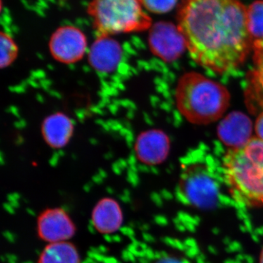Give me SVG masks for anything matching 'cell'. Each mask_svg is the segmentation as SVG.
Instances as JSON below:
<instances>
[{"instance_id": "cell-1", "label": "cell", "mask_w": 263, "mask_h": 263, "mask_svg": "<svg viewBox=\"0 0 263 263\" xmlns=\"http://www.w3.org/2000/svg\"><path fill=\"white\" fill-rule=\"evenodd\" d=\"M247 12L238 0H182L177 26L194 61L217 73L242 65L252 49Z\"/></svg>"}, {"instance_id": "cell-2", "label": "cell", "mask_w": 263, "mask_h": 263, "mask_svg": "<svg viewBox=\"0 0 263 263\" xmlns=\"http://www.w3.org/2000/svg\"><path fill=\"white\" fill-rule=\"evenodd\" d=\"M222 174L235 201L249 208L263 207V141L252 138L223 159Z\"/></svg>"}, {"instance_id": "cell-3", "label": "cell", "mask_w": 263, "mask_h": 263, "mask_svg": "<svg viewBox=\"0 0 263 263\" xmlns=\"http://www.w3.org/2000/svg\"><path fill=\"white\" fill-rule=\"evenodd\" d=\"M226 86L196 72L181 76L176 89V102L189 122L207 124L216 122L229 107Z\"/></svg>"}, {"instance_id": "cell-4", "label": "cell", "mask_w": 263, "mask_h": 263, "mask_svg": "<svg viewBox=\"0 0 263 263\" xmlns=\"http://www.w3.org/2000/svg\"><path fill=\"white\" fill-rule=\"evenodd\" d=\"M206 152L198 148L186 155L178 187L182 202L200 209L215 206L220 187L213 167L212 156Z\"/></svg>"}, {"instance_id": "cell-5", "label": "cell", "mask_w": 263, "mask_h": 263, "mask_svg": "<svg viewBox=\"0 0 263 263\" xmlns=\"http://www.w3.org/2000/svg\"><path fill=\"white\" fill-rule=\"evenodd\" d=\"M87 12L98 36L143 32L152 26L141 0H91Z\"/></svg>"}, {"instance_id": "cell-6", "label": "cell", "mask_w": 263, "mask_h": 263, "mask_svg": "<svg viewBox=\"0 0 263 263\" xmlns=\"http://www.w3.org/2000/svg\"><path fill=\"white\" fill-rule=\"evenodd\" d=\"M148 44L154 54L167 62L178 60L187 48L179 27L167 22H157L152 26Z\"/></svg>"}, {"instance_id": "cell-7", "label": "cell", "mask_w": 263, "mask_h": 263, "mask_svg": "<svg viewBox=\"0 0 263 263\" xmlns=\"http://www.w3.org/2000/svg\"><path fill=\"white\" fill-rule=\"evenodd\" d=\"M49 49L57 61L75 63L84 57L87 49V40L81 29L73 26H63L52 34Z\"/></svg>"}, {"instance_id": "cell-8", "label": "cell", "mask_w": 263, "mask_h": 263, "mask_svg": "<svg viewBox=\"0 0 263 263\" xmlns=\"http://www.w3.org/2000/svg\"><path fill=\"white\" fill-rule=\"evenodd\" d=\"M171 141L169 137L160 129L143 132L138 137L135 150L138 160L148 165L162 163L168 157Z\"/></svg>"}, {"instance_id": "cell-9", "label": "cell", "mask_w": 263, "mask_h": 263, "mask_svg": "<svg viewBox=\"0 0 263 263\" xmlns=\"http://www.w3.org/2000/svg\"><path fill=\"white\" fill-rule=\"evenodd\" d=\"M252 122L246 114L232 112L224 117L217 127L219 139L230 149L245 146L252 139Z\"/></svg>"}, {"instance_id": "cell-10", "label": "cell", "mask_w": 263, "mask_h": 263, "mask_svg": "<svg viewBox=\"0 0 263 263\" xmlns=\"http://www.w3.org/2000/svg\"><path fill=\"white\" fill-rule=\"evenodd\" d=\"M38 233L50 243L66 241L75 233L70 216L60 209L46 211L38 220Z\"/></svg>"}, {"instance_id": "cell-11", "label": "cell", "mask_w": 263, "mask_h": 263, "mask_svg": "<svg viewBox=\"0 0 263 263\" xmlns=\"http://www.w3.org/2000/svg\"><path fill=\"white\" fill-rule=\"evenodd\" d=\"M120 44L110 36H98L89 51V62L95 70L111 72L117 68L122 59Z\"/></svg>"}, {"instance_id": "cell-12", "label": "cell", "mask_w": 263, "mask_h": 263, "mask_svg": "<svg viewBox=\"0 0 263 263\" xmlns=\"http://www.w3.org/2000/svg\"><path fill=\"white\" fill-rule=\"evenodd\" d=\"M73 133V124L70 118L62 113L52 114L42 124V134L48 146L55 148L67 145Z\"/></svg>"}, {"instance_id": "cell-13", "label": "cell", "mask_w": 263, "mask_h": 263, "mask_svg": "<svg viewBox=\"0 0 263 263\" xmlns=\"http://www.w3.org/2000/svg\"><path fill=\"white\" fill-rule=\"evenodd\" d=\"M122 221V211L114 200L103 199L95 208L93 224L100 233H113L119 228Z\"/></svg>"}, {"instance_id": "cell-14", "label": "cell", "mask_w": 263, "mask_h": 263, "mask_svg": "<svg viewBox=\"0 0 263 263\" xmlns=\"http://www.w3.org/2000/svg\"><path fill=\"white\" fill-rule=\"evenodd\" d=\"M254 53V67L249 76L247 102L252 111H263V48Z\"/></svg>"}, {"instance_id": "cell-15", "label": "cell", "mask_w": 263, "mask_h": 263, "mask_svg": "<svg viewBox=\"0 0 263 263\" xmlns=\"http://www.w3.org/2000/svg\"><path fill=\"white\" fill-rule=\"evenodd\" d=\"M39 263H80L73 245L66 241L50 243L43 251Z\"/></svg>"}, {"instance_id": "cell-16", "label": "cell", "mask_w": 263, "mask_h": 263, "mask_svg": "<svg viewBox=\"0 0 263 263\" xmlns=\"http://www.w3.org/2000/svg\"><path fill=\"white\" fill-rule=\"evenodd\" d=\"M247 28L252 50L263 48V0L254 2L247 8Z\"/></svg>"}, {"instance_id": "cell-17", "label": "cell", "mask_w": 263, "mask_h": 263, "mask_svg": "<svg viewBox=\"0 0 263 263\" xmlns=\"http://www.w3.org/2000/svg\"><path fill=\"white\" fill-rule=\"evenodd\" d=\"M1 45V67H7L11 65L18 55V46L9 34L3 32L0 35Z\"/></svg>"}, {"instance_id": "cell-18", "label": "cell", "mask_w": 263, "mask_h": 263, "mask_svg": "<svg viewBox=\"0 0 263 263\" xmlns=\"http://www.w3.org/2000/svg\"><path fill=\"white\" fill-rule=\"evenodd\" d=\"M145 9L154 13H166L174 9L178 0H141Z\"/></svg>"}, {"instance_id": "cell-19", "label": "cell", "mask_w": 263, "mask_h": 263, "mask_svg": "<svg viewBox=\"0 0 263 263\" xmlns=\"http://www.w3.org/2000/svg\"><path fill=\"white\" fill-rule=\"evenodd\" d=\"M255 132L257 138L263 141V111L259 114L255 123Z\"/></svg>"}, {"instance_id": "cell-20", "label": "cell", "mask_w": 263, "mask_h": 263, "mask_svg": "<svg viewBox=\"0 0 263 263\" xmlns=\"http://www.w3.org/2000/svg\"><path fill=\"white\" fill-rule=\"evenodd\" d=\"M156 263H190L186 259L180 258V257H164L157 261Z\"/></svg>"}, {"instance_id": "cell-21", "label": "cell", "mask_w": 263, "mask_h": 263, "mask_svg": "<svg viewBox=\"0 0 263 263\" xmlns=\"http://www.w3.org/2000/svg\"><path fill=\"white\" fill-rule=\"evenodd\" d=\"M259 263H263V248L261 252L260 256H259Z\"/></svg>"}]
</instances>
